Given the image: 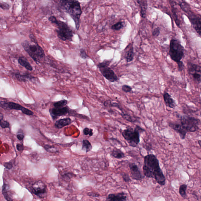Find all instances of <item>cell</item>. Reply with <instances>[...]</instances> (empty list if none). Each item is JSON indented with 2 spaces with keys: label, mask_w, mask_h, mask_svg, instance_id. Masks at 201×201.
I'll use <instances>...</instances> for the list:
<instances>
[{
  "label": "cell",
  "mask_w": 201,
  "mask_h": 201,
  "mask_svg": "<svg viewBox=\"0 0 201 201\" xmlns=\"http://www.w3.org/2000/svg\"><path fill=\"white\" fill-rule=\"evenodd\" d=\"M13 75L18 81L20 82H26L27 81H31L34 79V76L28 73L21 74L19 72L13 73Z\"/></svg>",
  "instance_id": "2e32d148"
},
{
  "label": "cell",
  "mask_w": 201,
  "mask_h": 201,
  "mask_svg": "<svg viewBox=\"0 0 201 201\" xmlns=\"http://www.w3.org/2000/svg\"><path fill=\"white\" fill-rule=\"evenodd\" d=\"M31 190L34 194L40 198H44L47 194L46 185L40 181L33 184L32 186Z\"/></svg>",
  "instance_id": "30bf717a"
},
{
  "label": "cell",
  "mask_w": 201,
  "mask_h": 201,
  "mask_svg": "<svg viewBox=\"0 0 201 201\" xmlns=\"http://www.w3.org/2000/svg\"><path fill=\"white\" fill-rule=\"evenodd\" d=\"M71 122V119L70 118H63L57 120L54 124V126L58 129H61L66 126L70 125Z\"/></svg>",
  "instance_id": "ac0fdd59"
},
{
  "label": "cell",
  "mask_w": 201,
  "mask_h": 201,
  "mask_svg": "<svg viewBox=\"0 0 201 201\" xmlns=\"http://www.w3.org/2000/svg\"><path fill=\"white\" fill-rule=\"evenodd\" d=\"M83 133L85 135L91 137L93 135V130L91 128L86 127L83 129Z\"/></svg>",
  "instance_id": "836d02e7"
},
{
  "label": "cell",
  "mask_w": 201,
  "mask_h": 201,
  "mask_svg": "<svg viewBox=\"0 0 201 201\" xmlns=\"http://www.w3.org/2000/svg\"><path fill=\"white\" fill-rule=\"evenodd\" d=\"M110 155L113 157L118 159L123 158L125 156V154L121 150L116 147L112 150Z\"/></svg>",
  "instance_id": "cb8c5ba5"
},
{
  "label": "cell",
  "mask_w": 201,
  "mask_h": 201,
  "mask_svg": "<svg viewBox=\"0 0 201 201\" xmlns=\"http://www.w3.org/2000/svg\"><path fill=\"white\" fill-rule=\"evenodd\" d=\"M88 194L90 197H98L100 196L98 194L94 193V192H89Z\"/></svg>",
  "instance_id": "ee69618b"
},
{
  "label": "cell",
  "mask_w": 201,
  "mask_h": 201,
  "mask_svg": "<svg viewBox=\"0 0 201 201\" xmlns=\"http://www.w3.org/2000/svg\"><path fill=\"white\" fill-rule=\"evenodd\" d=\"M16 149L18 151L21 152H23L24 150V145L22 144H18L16 145Z\"/></svg>",
  "instance_id": "60d3db41"
},
{
  "label": "cell",
  "mask_w": 201,
  "mask_h": 201,
  "mask_svg": "<svg viewBox=\"0 0 201 201\" xmlns=\"http://www.w3.org/2000/svg\"><path fill=\"white\" fill-rule=\"evenodd\" d=\"M80 55L82 59H84V60H85V59L88 58V56L87 53L86 52L85 50L84 49H82L80 50Z\"/></svg>",
  "instance_id": "74e56055"
},
{
  "label": "cell",
  "mask_w": 201,
  "mask_h": 201,
  "mask_svg": "<svg viewBox=\"0 0 201 201\" xmlns=\"http://www.w3.org/2000/svg\"><path fill=\"white\" fill-rule=\"evenodd\" d=\"M59 5L61 9L68 13L75 22L76 29L80 27V19L82 14L80 2L74 0H62L59 1Z\"/></svg>",
  "instance_id": "7a4b0ae2"
},
{
  "label": "cell",
  "mask_w": 201,
  "mask_h": 201,
  "mask_svg": "<svg viewBox=\"0 0 201 201\" xmlns=\"http://www.w3.org/2000/svg\"><path fill=\"white\" fill-rule=\"evenodd\" d=\"M121 116L123 117V119L127 121L130 122L131 123H134L135 120L133 119V117L130 115L126 114V113H121Z\"/></svg>",
  "instance_id": "d6a6232c"
},
{
  "label": "cell",
  "mask_w": 201,
  "mask_h": 201,
  "mask_svg": "<svg viewBox=\"0 0 201 201\" xmlns=\"http://www.w3.org/2000/svg\"><path fill=\"white\" fill-rule=\"evenodd\" d=\"M18 62L21 66L25 68L27 70L30 71L33 70V68L31 65L26 58L23 57H20L18 59Z\"/></svg>",
  "instance_id": "44dd1931"
},
{
  "label": "cell",
  "mask_w": 201,
  "mask_h": 201,
  "mask_svg": "<svg viewBox=\"0 0 201 201\" xmlns=\"http://www.w3.org/2000/svg\"><path fill=\"white\" fill-rule=\"evenodd\" d=\"M68 104V101L66 99L61 100L55 102L53 104L54 108H60L66 107Z\"/></svg>",
  "instance_id": "83f0119b"
},
{
  "label": "cell",
  "mask_w": 201,
  "mask_h": 201,
  "mask_svg": "<svg viewBox=\"0 0 201 201\" xmlns=\"http://www.w3.org/2000/svg\"><path fill=\"white\" fill-rule=\"evenodd\" d=\"M49 20L52 23L57 26V29L55 31L59 39L63 41H72L74 36L73 32L67 23L58 20L54 16L49 17Z\"/></svg>",
  "instance_id": "3957f363"
},
{
  "label": "cell",
  "mask_w": 201,
  "mask_h": 201,
  "mask_svg": "<svg viewBox=\"0 0 201 201\" xmlns=\"http://www.w3.org/2000/svg\"><path fill=\"white\" fill-rule=\"evenodd\" d=\"M123 26L124 23L123 22L119 21L112 26L111 29L115 30H119L122 28Z\"/></svg>",
  "instance_id": "1f68e13d"
},
{
  "label": "cell",
  "mask_w": 201,
  "mask_h": 201,
  "mask_svg": "<svg viewBox=\"0 0 201 201\" xmlns=\"http://www.w3.org/2000/svg\"><path fill=\"white\" fill-rule=\"evenodd\" d=\"M138 4L140 7V13L142 18H145L146 16L148 4L147 1H137Z\"/></svg>",
  "instance_id": "ffe728a7"
},
{
  "label": "cell",
  "mask_w": 201,
  "mask_h": 201,
  "mask_svg": "<svg viewBox=\"0 0 201 201\" xmlns=\"http://www.w3.org/2000/svg\"><path fill=\"white\" fill-rule=\"evenodd\" d=\"M189 74L197 83L201 82V66L196 64L190 63L188 66Z\"/></svg>",
  "instance_id": "8fae6325"
},
{
  "label": "cell",
  "mask_w": 201,
  "mask_h": 201,
  "mask_svg": "<svg viewBox=\"0 0 201 201\" xmlns=\"http://www.w3.org/2000/svg\"><path fill=\"white\" fill-rule=\"evenodd\" d=\"M198 144H199V145H200V147H201V140H198Z\"/></svg>",
  "instance_id": "f6af8a7d"
},
{
  "label": "cell",
  "mask_w": 201,
  "mask_h": 201,
  "mask_svg": "<svg viewBox=\"0 0 201 201\" xmlns=\"http://www.w3.org/2000/svg\"><path fill=\"white\" fill-rule=\"evenodd\" d=\"M22 46L24 50L37 64L40 63L45 57L44 50L37 42L32 44L26 40L22 43Z\"/></svg>",
  "instance_id": "5b68a950"
},
{
  "label": "cell",
  "mask_w": 201,
  "mask_h": 201,
  "mask_svg": "<svg viewBox=\"0 0 201 201\" xmlns=\"http://www.w3.org/2000/svg\"><path fill=\"white\" fill-rule=\"evenodd\" d=\"M160 34V29L158 28H155L152 32V35L154 37H158Z\"/></svg>",
  "instance_id": "b9f144b4"
},
{
  "label": "cell",
  "mask_w": 201,
  "mask_h": 201,
  "mask_svg": "<svg viewBox=\"0 0 201 201\" xmlns=\"http://www.w3.org/2000/svg\"><path fill=\"white\" fill-rule=\"evenodd\" d=\"M110 63V61L108 60L104 61L103 62L99 63L97 65V67L103 76L107 80L110 82H114L118 81L119 79L114 71L108 66Z\"/></svg>",
  "instance_id": "ba28073f"
},
{
  "label": "cell",
  "mask_w": 201,
  "mask_h": 201,
  "mask_svg": "<svg viewBox=\"0 0 201 201\" xmlns=\"http://www.w3.org/2000/svg\"><path fill=\"white\" fill-rule=\"evenodd\" d=\"M107 201H127V197L124 192L108 194Z\"/></svg>",
  "instance_id": "e0dca14e"
},
{
  "label": "cell",
  "mask_w": 201,
  "mask_h": 201,
  "mask_svg": "<svg viewBox=\"0 0 201 201\" xmlns=\"http://www.w3.org/2000/svg\"><path fill=\"white\" fill-rule=\"evenodd\" d=\"M3 115L2 113L0 115V126L2 129H7L10 128V123L7 121L3 119Z\"/></svg>",
  "instance_id": "f1b7e54d"
},
{
  "label": "cell",
  "mask_w": 201,
  "mask_h": 201,
  "mask_svg": "<svg viewBox=\"0 0 201 201\" xmlns=\"http://www.w3.org/2000/svg\"><path fill=\"white\" fill-rule=\"evenodd\" d=\"M132 88L127 85H123L122 87V90L125 93H129L132 91Z\"/></svg>",
  "instance_id": "d590c367"
},
{
  "label": "cell",
  "mask_w": 201,
  "mask_h": 201,
  "mask_svg": "<svg viewBox=\"0 0 201 201\" xmlns=\"http://www.w3.org/2000/svg\"><path fill=\"white\" fill-rule=\"evenodd\" d=\"M70 108L67 106L60 108H52L49 110V113L53 120H56L59 117L69 114L71 113Z\"/></svg>",
  "instance_id": "4fadbf2b"
},
{
  "label": "cell",
  "mask_w": 201,
  "mask_h": 201,
  "mask_svg": "<svg viewBox=\"0 0 201 201\" xmlns=\"http://www.w3.org/2000/svg\"><path fill=\"white\" fill-rule=\"evenodd\" d=\"M145 130L136 125L134 129L131 127H128L121 132V135L127 141L130 146L136 147L140 142V134Z\"/></svg>",
  "instance_id": "277c9868"
},
{
  "label": "cell",
  "mask_w": 201,
  "mask_h": 201,
  "mask_svg": "<svg viewBox=\"0 0 201 201\" xmlns=\"http://www.w3.org/2000/svg\"><path fill=\"white\" fill-rule=\"evenodd\" d=\"M134 48L133 46H131L126 52L124 57L127 62H130L134 59Z\"/></svg>",
  "instance_id": "484cf974"
},
{
  "label": "cell",
  "mask_w": 201,
  "mask_h": 201,
  "mask_svg": "<svg viewBox=\"0 0 201 201\" xmlns=\"http://www.w3.org/2000/svg\"><path fill=\"white\" fill-rule=\"evenodd\" d=\"M43 147L46 151L49 153H54L59 152V150L58 149L55 147L50 145H45L43 146Z\"/></svg>",
  "instance_id": "4316f807"
},
{
  "label": "cell",
  "mask_w": 201,
  "mask_h": 201,
  "mask_svg": "<svg viewBox=\"0 0 201 201\" xmlns=\"http://www.w3.org/2000/svg\"><path fill=\"white\" fill-rule=\"evenodd\" d=\"M164 101L167 107L173 108L176 106V104L173 99L167 92H165L163 94Z\"/></svg>",
  "instance_id": "d6986e66"
},
{
  "label": "cell",
  "mask_w": 201,
  "mask_h": 201,
  "mask_svg": "<svg viewBox=\"0 0 201 201\" xmlns=\"http://www.w3.org/2000/svg\"><path fill=\"white\" fill-rule=\"evenodd\" d=\"M187 188V185L186 184H182L180 186L179 189V192L181 197L183 198H186V190Z\"/></svg>",
  "instance_id": "f546056e"
},
{
  "label": "cell",
  "mask_w": 201,
  "mask_h": 201,
  "mask_svg": "<svg viewBox=\"0 0 201 201\" xmlns=\"http://www.w3.org/2000/svg\"><path fill=\"white\" fill-rule=\"evenodd\" d=\"M3 165L6 169L9 170L12 169L13 166V163L11 161L4 163Z\"/></svg>",
  "instance_id": "ab89813d"
},
{
  "label": "cell",
  "mask_w": 201,
  "mask_h": 201,
  "mask_svg": "<svg viewBox=\"0 0 201 201\" xmlns=\"http://www.w3.org/2000/svg\"><path fill=\"white\" fill-rule=\"evenodd\" d=\"M10 6L7 2H0V8L4 10H8L10 9Z\"/></svg>",
  "instance_id": "8d00e7d4"
},
{
  "label": "cell",
  "mask_w": 201,
  "mask_h": 201,
  "mask_svg": "<svg viewBox=\"0 0 201 201\" xmlns=\"http://www.w3.org/2000/svg\"><path fill=\"white\" fill-rule=\"evenodd\" d=\"M2 192L4 198L7 201H13L12 196L11 195L9 187L8 185L5 184H4L3 187H2Z\"/></svg>",
  "instance_id": "7402d4cb"
},
{
  "label": "cell",
  "mask_w": 201,
  "mask_h": 201,
  "mask_svg": "<svg viewBox=\"0 0 201 201\" xmlns=\"http://www.w3.org/2000/svg\"><path fill=\"white\" fill-rule=\"evenodd\" d=\"M0 107L6 110L13 109L21 111L23 114L28 116H32L34 115V113L30 110L27 109L20 105L14 102L1 101L0 102Z\"/></svg>",
  "instance_id": "9c48e42d"
},
{
  "label": "cell",
  "mask_w": 201,
  "mask_h": 201,
  "mask_svg": "<svg viewBox=\"0 0 201 201\" xmlns=\"http://www.w3.org/2000/svg\"><path fill=\"white\" fill-rule=\"evenodd\" d=\"M129 167L131 173V177L133 179L140 181L144 178V176L142 174L138 167L135 163H129Z\"/></svg>",
  "instance_id": "5bb4252c"
},
{
  "label": "cell",
  "mask_w": 201,
  "mask_h": 201,
  "mask_svg": "<svg viewBox=\"0 0 201 201\" xmlns=\"http://www.w3.org/2000/svg\"><path fill=\"white\" fill-rule=\"evenodd\" d=\"M177 63V65H178V69L179 71H181L182 70H183L184 66V65L182 62L181 61Z\"/></svg>",
  "instance_id": "7bdbcfd3"
},
{
  "label": "cell",
  "mask_w": 201,
  "mask_h": 201,
  "mask_svg": "<svg viewBox=\"0 0 201 201\" xmlns=\"http://www.w3.org/2000/svg\"><path fill=\"white\" fill-rule=\"evenodd\" d=\"M180 5L182 9L186 13L191 11L190 7L189 5L186 2H182L180 3Z\"/></svg>",
  "instance_id": "4dcf8cb0"
},
{
  "label": "cell",
  "mask_w": 201,
  "mask_h": 201,
  "mask_svg": "<svg viewBox=\"0 0 201 201\" xmlns=\"http://www.w3.org/2000/svg\"><path fill=\"white\" fill-rule=\"evenodd\" d=\"M169 126L178 133L180 136L181 139H185L187 132L182 126L181 123L174 122H170L169 124Z\"/></svg>",
  "instance_id": "9a60e30c"
},
{
  "label": "cell",
  "mask_w": 201,
  "mask_h": 201,
  "mask_svg": "<svg viewBox=\"0 0 201 201\" xmlns=\"http://www.w3.org/2000/svg\"><path fill=\"white\" fill-rule=\"evenodd\" d=\"M122 177L123 179V180L126 182H129L131 181L130 176L129 175L127 174L123 173L121 174Z\"/></svg>",
  "instance_id": "f35d334b"
},
{
  "label": "cell",
  "mask_w": 201,
  "mask_h": 201,
  "mask_svg": "<svg viewBox=\"0 0 201 201\" xmlns=\"http://www.w3.org/2000/svg\"><path fill=\"white\" fill-rule=\"evenodd\" d=\"M180 123L187 132L194 133L199 129L198 125L200 121L194 117L189 116H182L180 118Z\"/></svg>",
  "instance_id": "52a82bcc"
},
{
  "label": "cell",
  "mask_w": 201,
  "mask_h": 201,
  "mask_svg": "<svg viewBox=\"0 0 201 201\" xmlns=\"http://www.w3.org/2000/svg\"><path fill=\"white\" fill-rule=\"evenodd\" d=\"M92 149V146L91 142L88 140H83L82 141V145L81 149L86 153L91 151Z\"/></svg>",
  "instance_id": "d4e9b609"
},
{
  "label": "cell",
  "mask_w": 201,
  "mask_h": 201,
  "mask_svg": "<svg viewBox=\"0 0 201 201\" xmlns=\"http://www.w3.org/2000/svg\"><path fill=\"white\" fill-rule=\"evenodd\" d=\"M104 107L106 108H110L111 107H115V108H118L119 110L121 111L122 113H124L123 112V108L122 107L121 105H120L119 103H113L110 100H107L104 102L103 103Z\"/></svg>",
  "instance_id": "603a6c76"
},
{
  "label": "cell",
  "mask_w": 201,
  "mask_h": 201,
  "mask_svg": "<svg viewBox=\"0 0 201 201\" xmlns=\"http://www.w3.org/2000/svg\"><path fill=\"white\" fill-rule=\"evenodd\" d=\"M17 138L18 140L21 141H23L24 140V137H25V134L23 133V130L20 129L18 130V133L17 134Z\"/></svg>",
  "instance_id": "e575fe53"
},
{
  "label": "cell",
  "mask_w": 201,
  "mask_h": 201,
  "mask_svg": "<svg viewBox=\"0 0 201 201\" xmlns=\"http://www.w3.org/2000/svg\"><path fill=\"white\" fill-rule=\"evenodd\" d=\"M144 176L149 178H153L161 186L166 184V177L163 174L156 156L153 154H149L144 158L143 167Z\"/></svg>",
  "instance_id": "6da1fadb"
},
{
  "label": "cell",
  "mask_w": 201,
  "mask_h": 201,
  "mask_svg": "<svg viewBox=\"0 0 201 201\" xmlns=\"http://www.w3.org/2000/svg\"><path fill=\"white\" fill-rule=\"evenodd\" d=\"M169 55L174 61H180L184 56V49L179 40L172 39L170 42Z\"/></svg>",
  "instance_id": "8992f818"
},
{
  "label": "cell",
  "mask_w": 201,
  "mask_h": 201,
  "mask_svg": "<svg viewBox=\"0 0 201 201\" xmlns=\"http://www.w3.org/2000/svg\"><path fill=\"white\" fill-rule=\"evenodd\" d=\"M187 13V16L195 30L201 36V17L192 13L191 11Z\"/></svg>",
  "instance_id": "7c38bea8"
}]
</instances>
